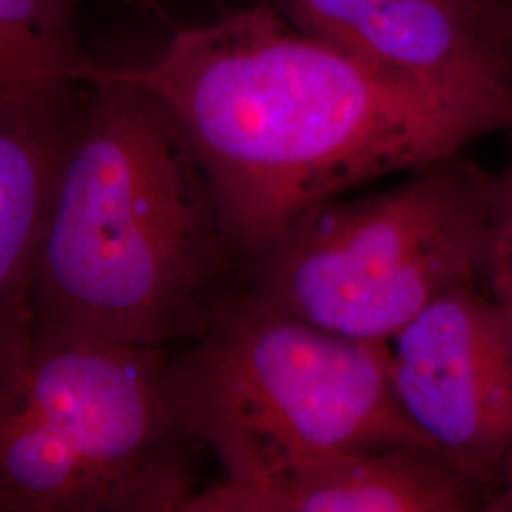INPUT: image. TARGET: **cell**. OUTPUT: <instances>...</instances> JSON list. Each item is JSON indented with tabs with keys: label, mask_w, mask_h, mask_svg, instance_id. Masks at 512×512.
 <instances>
[{
	"label": "cell",
	"mask_w": 512,
	"mask_h": 512,
	"mask_svg": "<svg viewBox=\"0 0 512 512\" xmlns=\"http://www.w3.org/2000/svg\"><path fill=\"white\" fill-rule=\"evenodd\" d=\"M122 73L179 122L243 272L313 207L512 128V90L378 67L266 0L181 29Z\"/></svg>",
	"instance_id": "1"
},
{
	"label": "cell",
	"mask_w": 512,
	"mask_h": 512,
	"mask_svg": "<svg viewBox=\"0 0 512 512\" xmlns=\"http://www.w3.org/2000/svg\"><path fill=\"white\" fill-rule=\"evenodd\" d=\"M31 287L33 321L167 349L213 327L245 272L217 200L164 101L92 63Z\"/></svg>",
	"instance_id": "2"
},
{
	"label": "cell",
	"mask_w": 512,
	"mask_h": 512,
	"mask_svg": "<svg viewBox=\"0 0 512 512\" xmlns=\"http://www.w3.org/2000/svg\"><path fill=\"white\" fill-rule=\"evenodd\" d=\"M169 357L31 321L0 359V512H183L200 448Z\"/></svg>",
	"instance_id": "3"
},
{
	"label": "cell",
	"mask_w": 512,
	"mask_h": 512,
	"mask_svg": "<svg viewBox=\"0 0 512 512\" xmlns=\"http://www.w3.org/2000/svg\"><path fill=\"white\" fill-rule=\"evenodd\" d=\"M167 376L186 433L224 482L344 452H435L397 401L387 342L319 329L245 291L169 357Z\"/></svg>",
	"instance_id": "4"
},
{
	"label": "cell",
	"mask_w": 512,
	"mask_h": 512,
	"mask_svg": "<svg viewBox=\"0 0 512 512\" xmlns=\"http://www.w3.org/2000/svg\"><path fill=\"white\" fill-rule=\"evenodd\" d=\"M492 222L494 173L458 154L302 213L245 264L243 291L319 329L389 342L442 294L480 283Z\"/></svg>",
	"instance_id": "5"
},
{
	"label": "cell",
	"mask_w": 512,
	"mask_h": 512,
	"mask_svg": "<svg viewBox=\"0 0 512 512\" xmlns=\"http://www.w3.org/2000/svg\"><path fill=\"white\" fill-rule=\"evenodd\" d=\"M404 416L475 482L484 507L512 476V319L478 281L431 302L389 342Z\"/></svg>",
	"instance_id": "6"
},
{
	"label": "cell",
	"mask_w": 512,
	"mask_h": 512,
	"mask_svg": "<svg viewBox=\"0 0 512 512\" xmlns=\"http://www.w3.org/2000/svg\"><path fill=\"white\" fill-rule=\"evenodd\" d=\"M296 27L378 67L512 90L505 0H266Z\"/></svg>",
	"instance_id": "7"
},
{
	"label": "cell",
	"mask_w": 512,
	"mask_h": 512,
	"mask_svg": "<svg viewBox=\"0 0 512 512\" xmlns=\"http://www.w3.org/2000/svg\"><path fill=\"white\" fill-rule=\"evenodd\" d=\"M484 511L475 482L431 450L391 448L311 459L253 482L200 488L183 512Z\"/></svg>",
	"instance_id": "8"
},
{
	"label": "cell",
	"mask_w": 512,
	"mask_h": 512,
	"mask_svg": "<svg viewBox=\"0 0 512 512\" xmlns=\"http://www.w3.org/2000/svg\"><path fill=\"white\" fill-rule=\"evenodd\" d=\"M88 82L0 90V359L31 327L38 243Z\"/></svg>",
	"instance_id": "9"
},
{
	"label": "cell",
	"mask_w": 512,
	"mask_h": 512,
	"mask_svg": "<svg viewBox=\"0 0 512 512\" xmlns=\"http://www.w3.org/2000/svg\"><path fill=\"white\" fill-rule=\"evenodd\" d=\"M74 0H0V90L88 82Z\"/></svg>",
	"instance_id": "10"
},
{
	"label": "cell",
	"mask_w": 512,
	"mask_h": 512,
	"mask_svg": "<svg viewBox=\"0 0 512 512\" xmlns=\"http://www.w3.org/2000/svg\"><path fill=\"white\" fill-rule=\"evenodd\" d=\"M509 135L511 158L494 173V222L484 281L486 291L512 319V128Z\"/></svg>",
	"instance_id": "11"
},
{
	"label": "cell",
	"mask_w": 512,
	"mask_h": 512,
	"mask_svg": "<svg viewBox=\"0 0 512 512\" xmlns=\"http://www.w3.org/2000/svg\"><path fill=\"white\" fill-rule=\"evenodd\" d=\"M486 512H512V476H509V480L490 495V499L486 501Z\"/></svg>",
	"instance_id": "12"
},
{
	"label": "cell",
	"mask_w": 512,
	"mask_h": 512,
	"mask_svg": "<svg viewBox=\"0 0 512 512\" xmlns=\"http://www.w3.org/2000/svg\"><path fill=\"white\" fill-rule=\"evenodd\" d=\"M505 19H507V33H509L512 48V0H505Z\"/></svg>",
	"instance_id": "13"
},
{
	"label": "cell",
	"mask_w": 512,
	"mask_h": 512,
	"mask_svg": "<svg viewBox=\"0 0 512 512\" xmlns=\"http://www.w3.org/2000/svg\"><path fill=\"white\" fill-rule=\"evenodd\" d=\"M143 2H154V0H143Z\"/></svg>",
	"instance_id": "14"
}]
</instances>
